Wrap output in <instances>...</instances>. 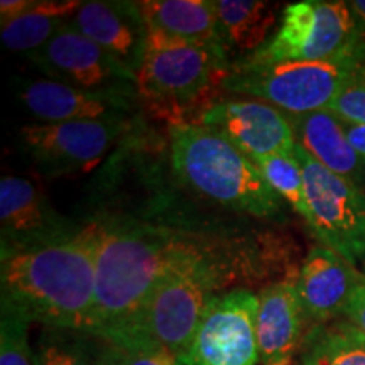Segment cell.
I'll return each mask as SVG.
<instances>
[{
  "label": "cell",
  "mask_w": 365,
  "mask_h": 365,
  "mask_svg": "<svg viewBox=\"0 0 365 365\" xmlns=\"http://www.w3.org/2000/svg\"><path fill=\"white\" fill-rule=\"evenodd\" d=\"M100 223L71 239L2 257L0 301L49 328L88 330L95 301Z\"/></svg>",
  "instance_id": "6da1fadb"
},
{
  "label": "cell",
  "mask_w": 365,
  "mask_h": 365,
  "mask_svg": "<svg viewBox=\"0 0 365 365\" xmlns=\"http://www.w3.org/2000/svg\"><path fill=\"white\" fill-rule=\"evenodd\" d=\"M186 247L170 232L145 223H100L88 331L107 340L134 331L158 282Z\"/></svg>",
  "instance_id": "7a4b0ae2"
},
{
  "label": "cell",
  "mask_w": 365,
  "mask_h": 365,
  "mask_svg": "<svg viewBox=\"0 0 365 365\" xmlns=\"http://www.w3.org/2000/svg\"><path fill=\"white\" fill-rule=\"evenodd\" d=\"M170 148L175 175L203 198L255 218L282 213L284 202L255 163L218 130L196 122L171 124Z\"/></svg>",
  "instance_id": "3957f363"
},
{
  "label": "cell",
  "mask_w": 365,
  "mask_h": 365,
  "mask_svg": "<svg viewBox=\"0 0 365 365\" xmlns=\"http://www.w3.org/2000/svg\"><path fill=\"white\" fill-rule=\"evenodd\" d=\"M365 66V39L352 51L325 61L252 63L240 59L222 88L271 103L289 115L325 110L344 85Z\"/></svg>",
  "instance_id": "277c9868"
},
{
  "label": "cell",
  "mask_w": 365,
  "mask_h": 365,
  "mask_svg": "<svg viewBox=\"0 0 365 365\" xmlns=\"http://www.w3.org/2000/svg\"><path fill=\"white\" fill-rule=\"evenodd\" d=\"M220 284V267L188 245L164 272L130 333H144L178 357L193 339Z\"/></svg>",
  "instance_id": "5b68a950"
},
{
  "label": "cell",
  "mask_w": 365,
  "mask_h": 365,
  "mask_svg": "<svg viewBox=\"0 0 365 365\" xmlns=\"http://www.w3.org/2000/svg\"><path fill=\"white\" fill-rule=\"evenodd\" d=\"M364 29L349 2L303 0L284 9L276 33L264 48L242 59L325 61L357 48L365 39Z\"/></svg>",
  "instance_id": "8992f818"
},
{
  "label": "cell",
  "mask_w": 365,
  "mask_h": 365,
  "mask_svg": "<svg viewBox=\"0 0 365 365\" xmlns=\"http://www.w3.org/2000/svg\"><path fill=\"white\" fill-rule=\"evenodd\" d=\"M228 70L225 51L148 34L135 86L150 103L185 107L222 88Z\"/></svg>",
  "instance_id": "52a82bcc"
},
{
  "label": "cell",
  "mask_w": 365,
  "mask_h": 365,
  "mask_svg": "<svg viewBox=\"0 0 365 365\" xmlns=\"http://www.w3.org/2000/svg\"><path fill=\"white\" fill-rule=\"evenodd\" d=\"M309 208L308 227L319 244L352 266L365 261V191L328 171L296 144Z\"/></svg>",
  "instance_id": "ba28073f"
},
{
  "label": "cell",
  "mask_w": 365,
  "mask_h": 365,
  "mask_svg": "<svg viewBox=\"0 0 365 365\" xmlns=\"http://www.w3.org/2000/svg\"><path fill=\"white\" fill-rule=\"evenodd\" d=\"M125 129L120 117L22 125L21 145L44 176H73L102 161Z\"/></svg>",
  "instance_id": "9c48e42d"
},
{
  "label": "cell",
  "mask_w": 365,
  "mask_h": 365,
  "mask_svg": "<svg viewBox=\"0 0 365 365\" xmlns=\"http://www.w3.org/2000/svg\"><path fill=\"white\" fill-rule=\"evenodd\" d=\"M259 296L247 289L217 294L198 330L182 352L180 365H255L259 364L255 319Z\"/></svg>",
  "instance_id": "30bf717a"
},
{
  "label": "cell",
  "mask_w": 365,
  "mask_h": 365,
  "mask_svg": "<svg viewBox=\"0 0 365 365\" xmlns=\"http://www.w3.org/2000/svg\"><path fill=\"white\" fill-rule=\"evenodd\" d=\"M81 228L59 215L33 181L21 176L0 180L2 257L59 244L75 237Z\"/></svg>",
  "instance_id": "8fae6325"
},
{
  "label": "cell",
  "mask_w": 365,
  "mask_h": 365,
  "mask_svg": "<svg viewBox=\"0 0 365 365\" xmlns=\"http://www.w3.org/2000/svg\"><path fill=\"white\" fill-rule=\"evenodd\" d=\"M196 124L212 127L252 159L294 154L289 115L257 98H222L200 112Z\"/></svg>",
  "instance_id": "7c38bea8"
},
{
  "label": "cell",
  "mask_w": 365,
  "mask_h": 365,
  "mask_svg": "<svg viewBox=\"0 0 365 365\" xmlns=\"http://www.w3.org/2000/svg\"><path fill=\"white\" fill-rule=\"evenodd\" d=\"M29 59L49 80L76 88L112 90L129 81L135 83L134 73L71 24H66L49 43L29 54Z\"/></svg>",
  "instance_id": "4fadbf2b"
},
{
  "label": "cell",
  "mask_w": 365,
  "mask_h": 365,
  "mask_svg": "<svg viewBox=\"0 0 365 365\" xmlns=\"http://www.w3.org/2000/svg\"><path fill=\"white\" fill-rule=\"evenodd\" d=\"M22 107L41 124L102 120L120 117L130 108L124 88L85 90L54 80H21L16 88Z\"/></svg>",
  "instance_id": "5bb4252c"
},
{
  "label": "cell",
  "mask_w": 365,
  "mask_h": 365,
  "mask_svg": "<svg viewBox=\"0 0 365 365\" xmlns=\"http://www.w3.org/2000/svg\"><path fill=\"white\" fill-rule=\"evenodd\" d=\"M364 276L335 250L314 245L294 281L304 318L313 327L341 317Z\"/></svg>",
  "instance_id": "9a60e30c"
},
{
  "label": "cell",
  "mask_w": 365,
  "mask_h": 365,
  "mask_svg": "<svg viewBox=\"0 0 365 365\" xmlns=\"http://www.w3.org/2000/svg\"><path fill=\"white\" fill-rule=\"evenodd\" d=\"M259 296L255 336L259 364L294 365L304 336L303 307L294 281L272 282Z\"/></svg>",
  "instance_id": "2e32d148"
},
{
  "label": "cell",
  "mask_w": 365,
  "mask_h": 365,
  "mask_svg": "<svg viewBox=\"0 0 365 365\" xmlns=\"http://www.w3.org/2000/svg\"><path fill=\"white\" fill-rule=\"evenodd\" d=\"M70 24L137 75L148 29L135 2H81Z\"/></svg>",
  "instance_id": "e0dca14e"
},
{
  "label": "cell",
  "mask_w": 365,
  "mask_h": 365,
  "mask_svg": "<svg viewBox=\"0 0 365 365\" xmlns=\"http://www.w3.org/2000/svg\"><path fill=\"white\" fill-rule=\"evenodd\" d=\"M135 4L148 34L227 53L213 0H143Z\"/></svg>",
  "instance_id": "ac0fdd59"
},
{
  "label": "cell",
  "mask_w": 365,
  "mask_h": 365,
  "mask_svg": "<svg viewBox=\"0 0 365 365\" xmlns=\"http://www.w3.org/2000/svg\"><path fill=\"white\" fill-rule=\"evenodd\" d=\"M289 120L296 144L328 171L352 181L365 191V161L346 139L344 122L325 110L289 115Z\"/></svg>",
  "instance_id": "d6986e66"
},
{
  "label": "cell",
  "mask_w": 365,
  "mask_h": 365,
  "mask_svg": "<svg viewBox=\"0 0 365 365\" xmlns=\"http://www.w3.org/2000/svg\"><path fill=\"white\" fill-rule=\"evenodd\" d=\"M218 27L227 49L245 56L257 53L277 24V9L262 0H213Z\"/></svg>",
  "instance_id": "ffe728a7"
},
{
  "label": "cell",
  "mask_w": 365,
  "mask_h": 365,
  "mask_svg": "<svg viewBox=\"0 0 365 365\" xmlns=\"http://www.w3.org/2000/svg\"><path fill=\"white\" fill-rule=\"evenodd\" d=\"M34 352V365H120L117 346L88 330L44 327Z\"/></svg>",
  "instance_id": "44dd1931"
},
{
  "label": "cell",
  "mask_w": 365,
  "mask_h": 365,
  "mask_svg": "<svg viewBox=\"0 0 365 365\" xmlns=\"http://www.w3.org/2000/svg\"><path fill=\"white\" fill-rule=\"evenodd\" d=\"M80 0H34L17 19L0 27V39L9 51L33 54L70 24Z\"/></svg>",
  "instance_id": "7402d4cb"
},
{
  "label": "cell",
  "mask_w": 365,
  "mask_h": 365,
  "mask_svg": "<svg viewBox=\"0 0 365 365\" xmlns=\"http://www.w3.org/2000/svg\"><path fill=\"white\" fill-rule=\"evenodd\" d=\"M294 365H365V333L346 318L309 327Z\"/></svg>",
  "instance_id": "603a6c76"
},
{
  "label": "cell",
  "mask_w": 365,
  "mask_h": 365,
  "mask_svg": "<svg viewBox=\"0 0 365 365\" xmlns=\"http://www.w3.org/2000/svg\"><path fill=\"white\" fill-rule=\"evenodd\" d=\"M255 166L262 173L264 180L282 202H286L304 222H309V208L304 190V178L301 164L294 154H276L255 159Z\"/></svg>",
  "instance_id": "cb8c5ba5"
},
{
  "label": "cell",
  "mask_w": 365,
  "mask_h": 365,
  "mask_svg": "<svg viewBox=\"0 0 365 365\" xmlns=\"http://www.w3.org/2000/svg\"><path fill=\"white\" fill-rule=\"evenodd\" d=\"M0 304V365H34L29 345L31 319L6 301Z\"/></svg>",
  "instance_id": "d4e9b609"
},
{
  "label": "cell",
  "mask_w": 365,
  "mask_h": 365,
  "mask_svg": "<svg viewBox=\"0 0 365 365\" xmlns=\"http://www.w3.org/2000/svg\"><path fill=\"white\" fill-rule=\"evenodd\" d=\"M108 341L117 346L120 365H180L176 355L140 331L127 333Z\"/></svg>",
  "instance_id": "484cf974"
},
{
  "label": "cell",
  "mask_w": 365,
  "mask_h": 365,
  "mask_svg": "<svg viewBox=\"0 0 365 365\" xmlns=\"http://www.w3.org/2000/svg\"><path fill=\"white\" fill-rule=\"evenodd\" d=\"M325 112L344 124L365 125V66L346 81L339 95L327 105Z\"/></svg>",
  "instance_id": "4316f807"
},
{
  "label": "cell",
  "mask_w": 365,
  "mask_h": 365,
  "mask_svg": "<svg viewBox=\"0 0 365 365\" xmlns=\"http://www.w3.org/2000/svg\"><path fill=\"white\" fill-rule=\"evenodd\" d=\"M344 317L365 333V276L355 287L352 296H350Z\"/></svg>",
  "instance_id": "83f0119b"
},
{
  "label": "cell",
  "mask_w": 365,
  "mask_h": 365,
  "mask_svg": "<svg viewBox=\"0 0 365 365\" xmlns=\"http://www.w3.org/2000/svg\"><path fill=\"white\" fill-rule=\"evenodd\" d=\"M34 4V0H2L0 2V26L7 24L24 14Z\"/></svg>",
  "instance_id": "f1b7e54d"
},
{
  "label": "cell",
  "mask_w": 365,
  "mask_h": 365,
  "mask_svg": "<svg viewBox=\"0 0 365 365\" xmlns=\"http://www.w3.org/2000/svg\"><path fill=\"white\" fill-rule=\"evenodd\" d=\"M344 129L350 145H352L355 153L365 161V125L344 124Z\"/></svg>",
  "instance_id": "f546056e"
},
{
  "label": "cell",
  "mask_w": 365,
  "mask_h": 365,
  "mask_svg": "<svg viewBox=\"0 0 365 365\" xmlns=\"http://www.w3.org/2000/svg\"><path fill=\"white\" fill-rule=\"evenodd\" d=\"M349 6L355 17L360 21V24L365 27V0H354V2H349Z\"/></svg>",
  "instance_id": "4dcf8cb0"
},
{
  "label": "cell",
  "mask_w": 365,
  "mask_h": 365,
  "mask_svg": "<svg viewBox=\"0 0 365 365\" xmlns=\"http://www.w3.org/2000/svg\"><path fill=\"white\" fill-rule=\"evenodd\" d=\"M362 264H364V272H365V261H364V262H362Z\"/></svg>",
  "instance_id": "1f68e13d"
}]
</instances>
